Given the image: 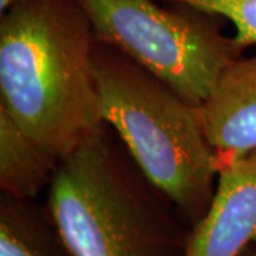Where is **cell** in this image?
<instances>
[{"instance_id":"1","label":"cell","mask_w":256,"mask_h":256,"mask_svg":"<svg viewBox=\"0 0 256 256\" xmlns=\"http://www.w3.org/2000/svg\"><path fill=\"white\" fill-rule=\"evenodd\" d=\"M96 43L77 0H24L2 14L0 107L60 160L106 124Z\"/></svg>"},{"instance_id":"2","label":"cell","mask_w":256,"mask_h":256,"mask_svg":"<svg viewBox=\"0 0 256 256\" xmlns=\"http://www.w3.org/2000/svg\"><path fill=\"white\" fill-rule=\"evenodd\" d=\"M46 205L73 256H184L191 232L106 124L60 160Z\"/></svg>"},{"instance_id":"3","label":"cell","mask_w":256,"mask_h":256,"mask_svg":"<svg viewBox=\"0 0 256 256\" xmlns=\"http://www.w3.org/2000/svg\"><path fill=\"white\" fill-rule=\"evenodd\" d=\"M92 63L106 126L148 181L195 225L210 208L220 170L195 107L110 44L96 43Z\"/></svg>"},{"instance_id":"4","label":"cell","mask_w":256,"mask_h":256,"mask_svg":"<svg viewBox=\"0 0 256 256\" xmlns=\"http://www.w3.org/2000/svg\"><path fill=\"white\" fill-rule=\"evenodd\" d=\"M96 40L118 48L194 107L210 97L222 72L242 54L222 33L220 16L160 0H77Z\"/></svg>"},{"instance_id":"5","label":"cell","mask_w":256,"mask_h":256,"mask_svg":"<svg viewBox=\"0 0 256 256\" xmlns=\"http://www.w3.org/2000/svg\"><path fill=\"white\" fill-rule=\"evenodd\" d=\"M256 240V150L222 164L208 210L184 256H239Z\"/></svg>"},{"instance_id":"6","label":"cell","mask_w":256,"mask_h":256,"mask_svg":"<svg viewBox=\"0 0 256 256\" xmlns=\"http://www.w3.org/2000/svg\"><path fill=\"white\" fill-rule=\"evenodd\" d=\"M195 112L220 166L256 150V53L229 64Z\"/></svg>"},{"instance_id":"7","label":"cell","mask_w":256,"mask_h":256,"mask_svg":"<svg viewBox=\"0 0 256 256\" xmlns=\"http://www.w3.org/2000/svg\"><path fill=\"white\" fill-rule=\"evenodd\" d=\"M60 158L47 151L0 107V191L18 200H36L52 182Z\"/></svg>"},{"instance_id":"8","label":"cell","mask_w":256,"mask_h":256,"mask_svg":"<svg viewBox=\"0 0 256 256\" xmlns=\"http://www.w3.org/2000/svg\"><path fill=\"white\" fill-rule=\"evenodd\" d=\"M0 256H73L46 202L0 196Z\"/></svg>"},{"instance_id":"9","label":"cell","mask_w":256,"mask_h":256,"mask_svg":"<svg viewBox=\"0 0 256 256\" xmlns=\"http://www.w3.org/2000/svg\"><path fill=\"white\" fill-rule=\"evenodd\" d=\"M182 3L229 20L235 28V42L240 50L256 46V0H160Z\"/></svg>"},{"instance_id":"10","label":"cell","mask_w":256,"mask_h":256,"mask_svg":"<svg viewBox=\"0 0 256 256\" xmlns=\"http://www.w3.org/2000/svg\"><path fill=\"white\" fill-rule=\"evenodd\" d=\"M20 2H24V0H0V10H2V14H3L6 10H9L12 6L20 3Z\"/></svg>"},{"instance_id":"11","label":"cell","mask_w":256,"mask_h":256,"mask_svg":"<svg viewBox=\"0 0 256 256\" xmlns=\"http://www.w3.org/2000/svg\"><path fill=\"white\" fill-rule=\"evenodd\" d=\"M239 256H256V240L252 242Z\"/></svg>"}]
</instances>
